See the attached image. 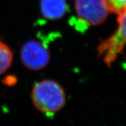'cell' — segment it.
Here are the masks:
<instances>
[{"instance_id": "1", "label": "cell", "mask_w": 126, "mask_h": 126, "mask_svg": "<svg viewBox=\"0 0 126 126\" xmlns=\"http://www.w3.org/2000/svg\"><path fill=\"white\" fill-rule=\"evenodd\" d=\"M31 97L34 107L48 116L58 112L66 100L63 87L53 80H44L36 83L32 90Z\"/></svg>"}, {"instance_id": "2", "label": "cell", "mask_w": 126, "mask_h": 126, "mask_svg": "<svg viewBox=\"0 0 126 126\" xmlns=\"http://www.w3.org/2000/svg\"><path fill=\"white\" fill-rule=\"evenodd\" d=\"M118 28L97 47L98 56L108 67L115 62L126 46V9L118 14Z\"/></svg>"}, {"instance_id": "3", "label": "cell", "mask_w": 126, "mask_h": 126, "mask_svg": "<svg viewBox=\"0 0 126 126\" xmlns=\"http://www.w3.org/2000/svg\"><path fill=\"white\" fill-rule=\"evenodd\" d=\"M74 9L79 20L89 26L102 24L110 13L104 0H75Z\"/></svg>"}, {"instance_id": "4", "label": "cell", "mask_w": 126, "mask_h": 126, "mask_svg": "<svg viewBox=\"0 0 126 126\" xmlns=\"http://www.w3.org/2000/svg\"><path fill=\"white\" fill-rule=\"evenodd\" d=\"M20 58L24 66L28 69L39 71L45 68L49 63L50 53L40 42L32 40L22 46Z\"/></svg>"}, {"instance_id": "5", "label": "cell", "mask_w": 126, "mask_h": 126, "mask_svg": "<svg viewBox=\"0 0 126 126\" xmlns=\"http://www.w3.org/2000/svg\"><path fill=\"white\" fill-rule=\"evenodd\" d=\"M41 12L48 20L62 18L67 11L66 0H41Z\"/></svg>"}, {"instance_id": "6", "label": "cell", "mask_w": 126, "mask_h": 126, "mask_svg": "<svg viewBox=\"0 0 126 126\" xmlns=\"http://www.w3.org/2000/svg\"><path fill=\"white\" fill-rule=\"evenodd\" d=\"M13 59V52L10 47L0 41V76L11 67Z\"/></svg>"}, {"instance_id": "7", "label": "cell", "mask_w": 126, "mask_h": 126, "mask_svg": "<svg viewBox=\"0 0 126 126\" xmlns=\"http://www.w3.org/2000/svg\"><path fill=\"white\" fill-rule=\"evenodd\" d=\"M110 13L121 14L126 9V0H104Z\"/></svg>"}]
</instances>
